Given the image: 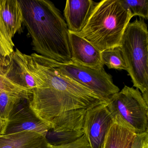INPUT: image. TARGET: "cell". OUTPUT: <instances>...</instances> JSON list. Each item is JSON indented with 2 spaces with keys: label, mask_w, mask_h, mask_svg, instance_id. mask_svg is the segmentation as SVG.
I'll list each match as a JSON object with an SVG mask.
<instances>
[{
  "label": "cell",
  "mask_w": 148,
  "mask_h": 148,
  "mask_svg": "<svg viewBox=\"0 0 148 148\" xmlns=\"http://www.w3.org/2000/svg\"><path fill=\"white\" fill-rule=\"evenodd\" d=\"M0 19L12 38L22 32L23 15L18 0H1Z\"/></svg>",
  "instance_id": "8fae6325"
},
{
  "label": "cell",
  "mask_w": 148,
  "mask_h": 148,
  "mask_svg": "<svg viewBox=\"0 0 148 148\" xmlns=\"http://www.w3.org/2000/svg\"><path fill=\"white\" fill-rule=\"evenodd\" d=\"M113 118L102 148H131L136 133L119 118Z\"/></svg>",
  "instance_id": "7c38bea8"
},
{
  "label": "cell",
  "mask_w": 148,
  "mask_h": 148,
  "mask_svg": "<svg viewBox=\"0 0 148 148\" xmlns=\"http://www.w3.org/2000/svg\"><path fill=\"white\" fill-rule=\"evenodd\" d=\"M9 66L6 71L0 72V90L19 95L30 101L33 91L21 85L11 76Z\"/></svg>",
  "instance_id": "5bb4252c"
},
{
  "label": "cell",
  "mask_w": 148,
  "mask_h": 148,
  "mask_svg": "<svg viewBox=\"0 0 148 148\" xmlns=\"http://www.w3.org/2000/svg\"><path fill=\"white\" fill-rule=\"evenodd\" d=\"M132 17L120 0H103L95 3L82 30L75 34L90 42L100 52L119 47Z\"/></svg>",
  "instance_id": "7a4b0ae2"
},
{
  "label": "cell",
  "mask_w": 148,
  "mask_h": 148,
  "mask_svg": "<svg viewBox=\"0 0 148 148\" xmlns=\"http://www.w3.org/2000/svg\"><path fill=\"white\" fill-rule=\"evenodd\" d=\"M84 135V130L79 131H49L46 137L49 143L54 146L65 145L79 139Z\"/></svg>",
  "instance_id": "e0dca14e"
},
{
  "label": "cell",
  "mask_w": 148,
  "mask_h": 148,
  "mask_svg": "<svg viewBox=\"0 0 148 148\" xmlns=\"http://www.w3.org/2000/svg\"><path fill=\"white\" fill-rule=\"evenodd\" d=\"M46 137L35 132L24 131L0 136V148H53Z\"/></svg>",
  "instance_id": "30bf717a"
},
{
  "label": "cell",
  "mask_w": 148,
  "mask_h": 148,
  "mask_svg": "<svg viewBox=\"0 0 148 148\" xmlns=\"http://www.w3.org/2000/svg\"><path fill=\"white\" fill-rule=\"evenodd\" d=\"M122 5L130 12L132 17L138 16L148 19V1L147 0H120Z\"/></svg>",
  "instance_id": "ac0fdd59"
},
{
  "label": "cell",
  "mask_w": 148,
  "mask_h": 148,
  "mask_svg": "<svg viewBox=\"0 0 148 148\" xmlns=\"http://www.w3.org/2000/svg\"><path fill=\"white\" fill-rule=\"evenodd\" d=\"M148 31L143 18L127 25L120 47L133 86L148 103Z\"/></svg>",
  "instance_id": "3957f363"
},
{
  "label": "cell",
  "mask_w": 148,
  "mask_h": 148,
  "mask_svg": "<svg viewBox=\"0 0 148 148\" xmlns=\"http://www.w3.org/2000/svg\"><path fill=\"white\" fill-rule=\"evenodd\" d=\"M25 99L19 95L0 90V118L6 121L18 106Z\"/></svg>",
  "instance_id": "9a60e30c"
},
{
  "label": "cell",
  "mask_w": 148,
  "mask_h": 148,
  "mask_svg": "<svg viewBox=\"0 0 148 148\" xmlns=\"http://www.w3.org/2000/svg\"><path fill=\"white\" fill-rule=\"evenodd\" d=\"M1 0H0V2H1Z\"/></svg>",
  "instance_id": "7402d4cb"
},
{
  "label": "cell",
  "mask_w": 148,
  "mask_h": 148,
  "mask_svg": "<svg viewBox=\"0 0 148 148\" xmlns=\"http://www.w3.org/2000/svg\"><path fill=\"white\" fill-rule=\"evenodd\" d=\"M96 2L91 0H68L64 9L65 21L70 32L82 30Z\"/></svg>",
  "instance_id": "9c48e42d"
},
{
  "label": "cell",
  "mask_w": 148,
  "mask_h": 148,
  "mask_svg": "<svg viewBox=\"0 0 148 148\" xmlns=\"http://www.w3.org/2000/svg\"><path fill=\"white\" fill-rule=\"evenodd\" d=\"M12 38L0 19V72H5L11 65L14 53Z\"/></svg>",
  "instance_id": "4fadbf2b"
},
{
  "label": "cell",
  "mask_w": 148,
  "mask_h": 148,
  "mask_svg": "<svg viewBox=\"0 0 148 148\" xmlns=\"http://www.w3.org/2000/svg\"><path fill=\"white\" fill-rule=\"evenodd\" d=\"M114 118L103 103L88 109L84 121V134L91 148H102Z\"/></svg>",
  "instance_id": "8992f818"
},
{
  "label": "cell",
  "mask_w": 148,
  "mask_h": 148,
  "mask_svg": "<svg viewBox=\"0 0 148 148\" xmlns=\"http://www.w3.org/2000/svg\"><path fill=\"white\" fill-rule=\"evenodd\" d=\"M55 69L60 74L89 89L108 102L120 91L114 84L111 75L104 67L92 68L74 63L63 64L54 61Z\"/></svg>",
  "instance_id": "5b68a950"
},
{
  "label": "cell",
  "mask_w": 148,
  "mask_h": 148,
  "mask_svg": "<svg viewBox=\"0 0 148 148\" xmlns=\"http://www.w3.org/2000/svg\"><path fill=\"white\" fill-rule=\"evenodd\" d=\"M53 148H91L84 134L79 139L65 145L54 146Z\"/></svg>",
  "instance_id": "ffe728a7"
},
{
  "label": "cell",
  "mask_w": 148,
  "mask_h": 148,
  "mask_svg": "<svg viewBox=\"0 0 148 148\" xmlns=\"http://www.w3.org/2000/svg\"><path fill=\"white\" fill-rule=\"evenodd\" d=\"M112 116L119 118L136 134L148 131V103L137 89L125 85L107 102Z\"/></svg>",
  "instance_id": "277c9868"
},
{
  "label": "cell",
  "mask_w": 148,
  "mask_h": 148,
  "mask_svg": "<svg viewBox=\"0 0 148 148\" xmlns=\"http://www.w3.org/2000/svg\"><path fill=\"white\" fill-rule=\"evenodd\" d=\"M101 55L103 64L109 69L127 71V66L120 47L103 51L101 52Z\"/></svg>",
  "instance_id": "2e32d148"
},
{
  "label": "cell",
  "mask_w": 148,
  "mask_h": 148,
  "mask_svg": "<svg viewBox=\"0 0 148 148\" xmlns=\"http://www.w3.org/2000/svg\"><path fill=\"white\" fill-rule=\"evenodd\" d=\"M69 39L73 63L96 69L104 67L101 52L91 43L70 32Z\"/></svg>",
  "instance_id": "ba28073f"
},
{
  "label": "cell",
  "mask_w": 148,
  "mask_h": 148,
  "mask_svg": "<svg viewBox=\"0 0 148 148\" xmlns=\"http://www.w3.org/2000/svg\"><path fill=\"white\" fill-rule=\"evenodd\" d=\"M51 130V125L36 115L30 107L29 101L25 99L18 106L6 121L3 135L30 131L46 137Z\"/></svg>",
  "instance_id": "52a82bcc"
},
{
  "label": "cell",
  "mask_w": 148,
  "mask_h": 148,
  "mask_svg": "<svg viewBox=\"0 0 148 148\" xmlns=\"http://www.w3.org/2000/svg\"><path fill=\"white\" fill-rule=\"evenodd\" d=\"M131 148H148V131L136 134Z\"/></svg>",
  "instance_id": "d6986e66"
},
{
  "label": "cell",
  "mask_w": 148,
  "mask_h": 148,
  "mask_svg": "<svg viewBox=\"0 0 148 148\" xmlns=\"http://www.w3.org/2000/svg\"><path fill=\"white\" fill-rule=\"evenodd\" d=\"M18 1L33 50L58 63H72L69 30L60 10L49 0Z\"/></svg>",
  "instance_id": "6da1fadb"
},
{
  "label": "cell",
  "mask_w": 148,
  "mask_h": 148,
  "mask_svg": "<svg viewBox=\"0 0 148 148\" xmlns=\"http://www.w3.org/2000/svg\"><path fill=\"white\" fill-rule=\"evenodd\" d=\"M5 124L6 121L0 118V136L3 135Z\"/></svg>",
  "instance_id": "44dd1931"
}]
</instances>
